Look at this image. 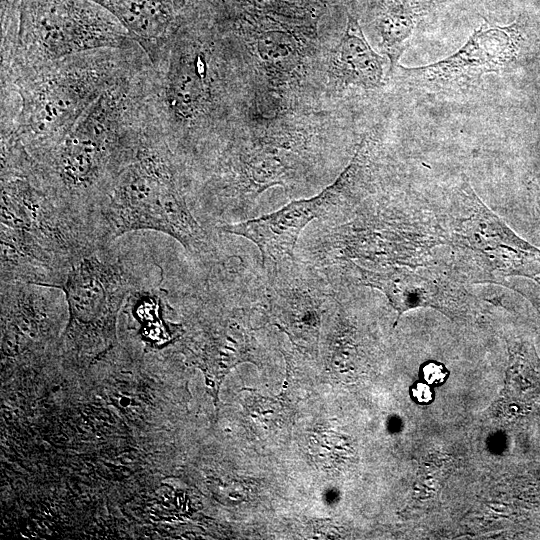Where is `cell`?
<instances>
[{
  "label": "cell",
  "mask_w": 540,
  "mask_h": 540,
  "mask_svg": "<svg viewBox=\"0 0 540 540\" xmlns=\"http://www.w3.org/2000/svg\"><path fill=\"white\" fill-rule=\"evenodd\" d=\"M111 12L155 65L192 18L195 0H93Z\"/></svg>",
  "instance_id": "13"
},
{
  "label": "cell",
  "mask_w": 540,
  "mask_h": 540,
  "mask_svg": "<svg viewBox=\"0 0 540 540\" xmlns=\"http://www.w3.org/2000/svg\"><path fill=\"white\" fill-rule=\"evenodd\" d=\"M369 144L364 139L339 177L308 199L293 200L281 209L235 224L219 226L222 233L242 236L259 249L263 267L291 260L301 231L314 219L351 213L365 194Z\"/></svg>",
  "instance_id": "9"
},
{
  "label": "cell",
  "mask_w": 540,
  "mask_h": 540,
  "mask_svg": "<svg viewBox=\"0 0 540 540\" xmlns=\"http://www.w3.org/2000/svg\"><path fill=\"white\" fill-rule=\"evenodd\" d=\"M411 399L418 405H429L434 401L435 393L433 387L418 380L409 387Z\"/></svg>",
  "instance_id": "19"
},
{
  "label": "cell",
  "mask_w": 540,
  "mask_h": 540,
  "mask_svg": "<svg viewBox=\"0 0 540 540\" xmlns=\"http://www.w3.org/2000/svg\"><path fill=\"white\" fill-rule=\"evenodd\" d=\"M250 4L259 7V8H276L281 6L284 2H289L290 0H246Z\"/></svg>",
  "instance_id": "20"
},
{
  "label": "cell",
  "mask_w": 540,
  "mask_h": 540,
  "mask_svg": "<svg viewBox=\"0 0 540 540\" xmlns=\"http://www.w3.org/2000/svg\"><path fill=\"white\" fill-rule=\"evenodd\" d=\"M418 374L419 380L436 387L443 385L447 381L450 372L443 363L436 360H427L420 365Z\"/></svg>",
  "instance_id": "18"
},
{
  "label": "cell",
  "mask_w": 540,
  "mask_h": 540,
  "mask_svg": "<svg viewBox=\"0 0 540 540\" xmlns=\"http://www.w3.org/2000/svg\"><path fill=\"white\" fill-rule=\"evenodd\" d=\"M535 282H537V283H538V285H539V288H540V276H539V277H537V278L535 279Z\"/></svg>",
  "instance_id": "22"
},
{
  "label": "cell",
  "mask_w": 540,
  "mask_h": 540,
  "mask_svg": "<svg viewBox=\"0 0 540 540\" xmlns=\"http://www.w3.org/2000/svg\"><path fill=\"white\" fill-rule=\"evenodd\" d=\"M451 250L448 269L463 283L510 287L511 277L540 276V249L517 235L463 178L437 212Z\"/></svg>",
  "instance_id": "6"
},
{
  "label": "cell",
  "mask_w": 540,
  "mask_h": 540,
  "mask_svg": "<svg viewBox=\"0 0 540 540\" xmlns=\"http://www.w3.org/2000/svg\"><path fill=\"white\" fill-rule=\"evenodd\" d=\"M417 5L410 0H386L377 19L381 46L393 70L409 45L419 18Z\"/></svg>",
  "instance_id": "16"
},
{
  "label": "cell",
  "mask_w": 540,
  "mask_h": 540,
  "mask_svg": "<svg viewBox=\"0 0 540 540\" xmlns=\"http://www.w3.org/2000/svg\"><path fill=\"white\" fill-rule=\"evenodd\" d=\"M98 249L90 229L34 180L1 175V282L57 288L77 261Z\"/></svg>",
  "instance_id": "4"
},
{
  "label": "cell",
  "mask_w": 540,
  "mask_h": 540,
  "mask_svg": "<svg viewBox=\"0 0 540 540\" xmlns=\"http://www.w3.org/2000/svg\"><path fill=\"white\" fill-rule=\"evenodd\" d=\"M109 246L77 261L57 287L64 293L68 311L57 351L76 361L102 358L118 345L120 309L141 288L133 272Z\"/></svg>",
  "instance_id": "7"
},
{
  "label": "cell",
  "mask_w": 540,
  "mask_h": 540,
  "mask_svg": "<svg viewBox=\"0 0 540 540\" xmlns=\"http://www.w3.org/2000/svg\"><path fill=\"white\" fill-rule=\"evenodd\" d=\"M184 354L199 368L217 406L218 391L227 373L239 363L253 362L256 342L249 327L227 310L209 315L184 341Z\"/></svg>",
  "instance_id": "12"
},
{
  "label": "cell",
  "mask_w": 540,
  "mask_h": 540,
  "mask_svg": "<svg viewBox=\"0 0 540 540\" xmlns=\"http://www.w3.org/2000/svg\"><path fill=\"white\" fill-rule=\"evenodd\" d=\"M135 42L93 0H1V76Z\"/></svg>",
  "instance_id": "5"
},
{
  "label": "cell",
  "mask_w": 540,
  "mask_h": 540,
  "mask_svg": "<svg viewBox=\"0 0 540 540\" xmlns=\"http://www.w3.org/2000/svg\"><path fill=\"white\" fill-rule=\"evenodd\" d=\"M293 271L277 273L272 278L268 294L269 308L275 324L285 331L295 345L314 351L318 342L325 294L322 287L300 275L293 264Z\"/></svg>",
  "instance_id": "14"
},
{
  "label": "cell",
  "mask_w": 540,
  "mask_h": 540,
  "mask_svg": "<svg viewBox=\"0 0 540 540\" xmlns=\"http://www.w3.org/2000/svg\"><path fill=\"white\" fill-rule=\"evenodd\" d=\"M147 62L135 43L1 76V172L27 173L105 90Z\"/></svg>",
  "instance_id": "2"
},
{
  "label": "cell",
  "mask_w": 540,
  "mask_h": 540,
  "mask_svg": "<svg viewBox=\"0 0 540 540\" xmlns=\"http://www.w3.org/2000/svg\"><path fill=\"white\" fill-rule=\"evenodd\" d=\"M352 282L380 291L397 312L394 326L402 314L418 308L435 309L452 320H466L480 308L476 297L450 270L431 267L392 266L372 270L353 261H343Z\"/></svg>",
  "instance_id": "10"
},
{
  "label": "cell",
  "mask_w": 540,
  "mask_h": 540,
  "mask_svg": "<svg viewBox=\"0 0 540 540\" xmlns=\"http://www.w3.org/2000/svg\"><path fill=\"white\" fill-rule=\"evenodd\" d=\"M136 230L165 233L196 256L213 251L210 237L187 204L175 153L157 130L118 174L92 221L100 248Z\"/></svg>",
  "instance_id": "3"
},
{
  "label": "cell",
  "mask_w": 540,
  "mask_h": 540,
  "mask_svg": "<svg viewBox=\"0 0 540 540\" xmlns=\"http://www.w3.org/2000/svg\"><path fill=\"white\" fill-rule=\"evenodd\" d=\"M533 194L535 198V204L538 212L540 213V185L534 184L533 185Z\"/></svg>",
  "instance_id": "21"
},
{
  "label": "cell",
  "mask_w": 540,
  "mask_h": 540,
  "mask_svg": "<svg viewBox=\"0 0 540 540\" xmlns=\"http://www.w3.org/2000/svg\"><path fill=\"white\" fill-rule=\"evenodd\" d=\"M150 68L147 62L105 90L65 138L25 174L91 232L93 218L118 174L155 129L149 106Z\"/></svg>",
  "instance_id": "1"
},
{
  "label": "cell",
  "mask_w": 540,
  "mask_h": 540,
  "mask_svg": "<svg viewBox=\"0 0 540 540\" xmlns=\"http://www.w3.org/2000/svg\"><path fill=\"white\" fill-rule=\"evenodd\" d=\"M333 237L332 247L342 261L382 268L430 266L435 249L449 244L437 212L408 199L357 210Z\"/></svg>",
  "instance_id": "8"
},
{
  "label": "cell",
  "mask_w": 540,
  "mask_h": 540,
  "mask_svg": "<svg viewBox=\"0 0 540 540\" xmlns=\"http://www.w3.org/2000/svg\"><path fill=\"white\" fill-rule=\"evenodd\" d=\"M521 41L519 23L502 27L486 22L451 56L425 66L400 67L403 76L413 84L429 88L462 87L509 64L516 58Z\"/></svg>",
  "instance_id": "11"
},
{
  "label": "cell",
  "mask_w": 540,
  "mask_h": 540,
  "mask_svg": "<svg viewBox=\"0 0 540 540\" xmlns=\"http://www.w3.org/2000/svg\"><path fill=\"white\" fill-rule=\"evenodd\" d=\"M260 58L271 64H284L293 60L296 43L287 33L268 31L262 34L257 43Z\"/></svg>",
  "instance_id": "17"
},
{
  "label": "cell",
  "mask_w": 540,
  "mask_h": 540,
  "mask_svg": "<svg viewBox=\"0 0 540 540\" xmlns=\"http://www.w3.org/2000/svg\"><path fill=\"white\" fill-rule=\"evenodd\" d=\"M330 60L333 74L344 85L363 89H376L383 85V57L372 49L352 15H348L346 30L332 50Z\"/></svg>",
  "instance_id": "15"
}]
</instances>
